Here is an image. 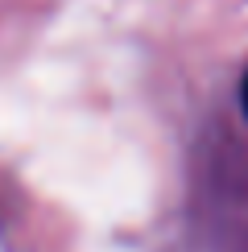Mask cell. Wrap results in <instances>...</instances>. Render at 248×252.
I'll return each mask as SVG.
<instances>
[{
    "label": "cell",
    "instance_id": "6da1fadb",
    "mask_svg": "<svg viewBox=\"0 0 248 252\" xmlns=\"http://www.w3.org/2000/svg\"><path fill=\"white\" fill-rule=\"evenodd\" d=\"M240 108H244V116H248V70H244V79H240Z\"/></svg>",
    "mask_w": 248,
    "mask_h": 252
}]
</instances>
